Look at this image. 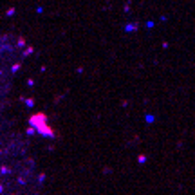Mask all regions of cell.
I'll return each instance as SVG.
<instances>
[{"mask_svg": "<svg viewBox=\"0 0 195 195\" xmlns=\"http://www.w3.org/2000/svg\"><path fill=\"white\" fill-rule=\"evenodd\" d=\"M29 125H31L38 134H42V136H47V137H54V136H56V134H54V130L47 125V116L43 114V112H38V114L31 116V117H29Z\"/></svg>", "mask_w": 195, "mask_h": 195, "instance_id": "6da1fadb", "label": "cell"}, {"mask_svg": "<svg viewBox=\"0 0 195 195\" xmlns=\"http://www.w3.org/2000/svg\"><path fill=\"white\" fill-rule=\"evenodd\" d=\"M35 132H36V130L33 128V127H29V128H27V134H35Z\"/></svg>", "mask_w": 195, "mask_h": 195, "instance_id": "7a4b0ae2", "label": "cell"}, {"mask_svg": "<svg viewBox=\"0 0 195 195\" xmlns=\"http://www.w3.org/2000/svg\"><path fill=\"white\" fill-rule=\"evenodd\" d=\"M2 190H4V188H2V184H0V193H2Z\"/></svg>", "mask_w": 195, "mask_h": 195, "instance_id": "3957f363", "label": "cell"}]
</instances>
